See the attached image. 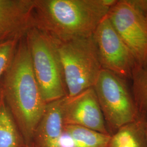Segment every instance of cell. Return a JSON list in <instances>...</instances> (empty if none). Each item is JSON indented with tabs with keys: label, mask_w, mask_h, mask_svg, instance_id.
I'll return each instance as SVG.
<instances>
[{
	"label": "cell",
	"mask_w": 147,
	"mask_h": 147,
	"mask_svg": "<svg viewBox=\"0 0 147 147\" xmlns=\"http://www.w3.org/2000/svg\"><path fill=\"white\" fill-rule=\"evenodd\" d=\"M26 147H35L33 145H32L31 144H29L27 145Z\"/></svg>",
	"instance_id": "17"
},
{
	"label": "cell",
	"mask_w": 147,
	"mask_h": 147,
	"mask_svg": "<svg viewBox=\"0 0 147 147\" xmlns=\"http://www.w3.org/2000/svg\"><path fill=\"white\" fill-rule=\"evenodd\" d=\"M93 37L102 69L127 80H131L138 65L107 16L96 28Z\"/></svg>",
	"instance_id": "7"
},
{
	"label": "cell",
	"mask_w": 147,
	"mask_h": 147,
	"mask_svg": "<svg viewBox=\"0 0 147 147\" xmlns=\"http://www.w3.org/2000/svg\"><path fill=\"white\" fill-rule=\"evenodd\" d=\"M63 118L64 125L81 126L110 134L93 87L72 97L65 96Z\"/></svg>",
	"instance_id": "8"
},
{
	"label": "cell",
	"mask_w": 147,
	"mask_h": 147,
	"mask_svg": "<svg viewBox=\"0 0 147 147\" xmlns=\"http://www.w3.org/2000/svg\"><path fill=\"white\" fill-rule=\"evenodd\" d=\"M107 16L131 52L138 67L147 64V18L129 0H118Z\"/></svg>",
	"instance_id": "6"
},
{
	"label": "cell",
	"mask_w": 147,
	"mask_h": 147,
	"mask_svg": "<svg viewBox=\"0 0 147 147\" xmlns=\"http://www.w3.org/2000/svg\"><path fill=\"white\" fill-rule=\"evenodd\" d=\"M131 80L132 93L139 116L147 119V64L137 67Z\"/></svg>",
	"instance_id": "14"
},
{
	"label": "cell",
	"mask_w": 147,
	"mask_h": 147,
	"mask_svg": "<svg viewBox=\"0 0 147 147\" xmlns=\"http://www.w3.org/2000/svg\"><path fill=\"white\" fill-rule=\"evenodd\" d=\"M117 1L34 0V25L58 42L91 36Z\"/></svg>",
	"instance_id": "2"
},
{
	"label": "cell",
	"mask_w": 147,
	"mask_h": 147,
	"mask_svg": "<svg viewBox=\"0 0 147 147\" xmlns=\"http://www.w3.org/2000/svg\"><path fill=\"white\" fill-rule=\"evenodd\" d=\"M146 136H147V126H146Z\"/></svg>",
	"instance_id": "18"
},
{
	"label": "cell",
	"mask_w": 147,
	"mask_h": 147,
	"mask_svg": "<svg viewBox=\"0 0 147 147\" xmlns=\"http://www.w3.org/2000/svg\"><path fill=\"white\" fill-rule=\"evenodd\" d=\"M57 42L67 96L93 87L102 69L93 35Z\"/></svg>",
	"instance_id": "4"
},
{
	"label": "cell",
	"mask_w": 147,
	"mask_h": 147,
	"mask_svg": "<svg viewBox=\"0 0 147 147\" xmlns=\"http://www.w3.org/2000/svg\"><path fill=\"white\" fill-rule=\"evenodd\" d=\"M34 0H0V42H20L34 27Z\"/></svg>",
	"instance_id": "9"
},
{
	"label": "cell",
	"mask_w": 147,
	"mask_h": 147,
	"mask_svg": "<svg viewBox=\"0 0 147 147\" xmlns=\"http://www.w3.org/2000/svg\"><path fill=\"white\" fill-rule=\"evenodd\" d=\"M19 42H0V79L9 67Z\"/></svg>",
	"instance_id": "15"
},
{
	"label": "cell",
	"mask_w": 147,
	"mask_h": 147,
	"mask_svg": "<svg viewBox=\"0 0 147 147\" xmlns=\"http://www.w3.org/2000/svg\"><path fill=\"white\" fill-rule=\"evenodd\" d=\"M0 90L27 144H31L47 104L33 72L25 38L18 44Z\"/></svg>",
	"instance_id": "1"
},
{
	"label": "cell",
	"mask_w": 147,
	"mask_h": 147,
	"mask_svg": "<svg viewBox=\"0 0 147 147\" xmlns=\"http://www.w3.org/2000/svg\"><path fill=\"white\" fill-rule=\"evenodd\" d=\"M147 119L139 117L111 135L108 147H147Z\"/></svg>",
	"instance_id": "11"
},
{
	"label": "cell",
	"mask_w": 147,
	"mask_h": 147,
	"mask_svg": "<svg viewBox=\"0 0 147 147\" xmlns=\"http://www.w3.org/2000/svg\"><path fill=\"white\" fill-rule=\"evenodd\" d=\"M64 131L70 137V147H108L111 135L84 127L64 125Z\"/></svg>",
	"instance_id": "13"
},
{
	"label": "cell",
	"mask_w": 147,
	"mask_h": 147,
	"mask_svg": "<svg viewBox=\"0 0 147 147\" xmlns=\"http://www.w3.org/2000/svg\"><path fill=\"white\" fill-rule=\"evenodd\" d=\"M64 98L47 104L34 132L33 139L36 141L37 147H61L64 126Z\"/></svg>",
	"instance_id": "10"
},
{
	"label": "cell",
	"mask_w": 147,
	"mask_h": 147,
	"mask_svg": "<svg viewBox=\"0 0 147 147\" xmlns=\"http://www.w3.org/2000/svg\"><path fill=\"white\" fill-rule=\"evenodd\" d=\"M147 19V0H129Z\"/></svg>",
	"instance_id": "16"
},
{
	"label": "cell",
	"mask_w": 147,
	"mask_h": 147,
	"mask_svg": "<svg viewBox=\"0 0 147 147\" xmlns=\"http://www.w3.org/2000/svg\"><path fill=\"white\" fill-rule=\"evenodd\" d=\"M27 145L0 90V147H26Z\"/></svg>",
	"instance_id": "12"
},
{
	"label": "cell",
	"mask_w": 147,
	"mask_h": 147,
	"mask_svg": "<svg viewBox=\"0 0 147 147\" xmlns=\"http://www.w3.org/2000/svg\"><path fill=\"white\" fill-rule=\"evenodd\" d=\"M32 66L42 97L48 104L67 95L58 42L36 27L25 37Z\"/></svg>",
	"instance_id": "3"
},
{
	"label": "cell",
	"mask_w": 147,
	"mask_h": 147,
	"mask_svg": "<svg viewBox=\"0 0 147 147\" xmlns=\"http://www.w3.org/2000/svg\"><path fill=\"white\" fill-rule=\"evenodd\" d=\"M127 81L102 69L93 86L111 135L140 117Z\"/></svg>",
	"instance_id": "5"
}]
</instances>
